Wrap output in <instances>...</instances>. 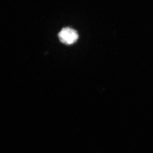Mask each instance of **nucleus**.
Wrapping results in <instances>:
<instances>
[{"label": "nucleus", "instance_id": "nucleus-1", "mask_svg": "<svg viewBox=\"0 0 153 153\" xmlns=\"http://www.w3.org/2000/svg\"><path fill=\"white\" fill-rule=\"evenodd\" d=\"M58 37L61 42L66 45H72L75 43L79 35L76 30L69 27L63 28L58 33Z\"/></svg>", "mask_w": 153, "mask_h": 153}]
</instances>
